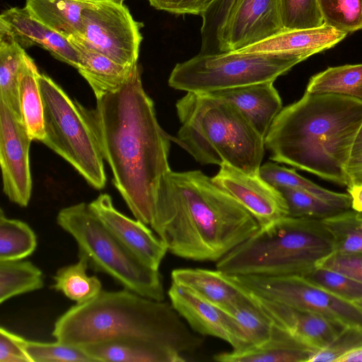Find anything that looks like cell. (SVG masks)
I'll list each match as a JSON object with an SVG mask.
<instances>
[{"mask_svg":"<svg viewBox=\"0 0 362 362\" xmlns=\"http://www.w3.org/2000/svg\"><path fill=\"white\" fill-rule=\"evenodd\" d=\"M324 24L346 34L362 30V0H317Z\"/></svg>","mask_w":362,"mask_h":362,"instance_id":"cell-36","label":"cell"},{"mask_svg":"<svg viewBox=\"0 0 362 362\" xmlns=\"http://www.w3.org/2000/svg\"><path fill=\"white\" fill-rule=\"evenodd\" d=\"M25 338L0 327V362H31L25 351Z\"/></svg>","mask_w":362,"mask_h":362,"instance_id":"cell-43","label":"cell"},{"mask_svg":"<svg viewBox=\"0 0 362 362\" xmlns=\"http://www.w3.org/2000/svg\"><path fill=\"white\" fill-rule=\"evenodd\" d=\"M288 209V216L324 219L344 211L339 208L305 191L280 187Z\"/></svg>","mask_w":362,"mask_h":362,"instance_id":"cell-37","label":"cell"},{"mask_svg":"<svg viewBox=\"0 0 362 362\" xmlns=\"http://www.w3.org/2000/svg\"><path fill=\"white\" fill-rule=\"evenodd\" d=\"M88 3L77 0H26L25 7L35 19L68 39L81 35L82 11Z\"/></svg>","mask_w":362,"mask_h":362,"instance_id":"cell-24","label":"cell"},{"mask_svg":"<svg viewBox=\"0 0 362 362\" xmlns=\"http://www.w3.org/2000/svg\"><path fill=\"white\" fill-rule=\"evenodd\" d=\"M150 226L170 253L214 262L260 227L248 211L200 170H170L165 176Z\"/></svg>","mask_w":362,"mask_h":362,"instance_id":"cell-2","label":"cell"},{"mask_svg":"<svg viewBox=\"0 0 362 362\" xmlns=\"http://www.w3.org/2000/svg\"><path fill=\"white\" fill-rule=\"evenodd\" d=\"M259 175L276 188L288 187L301 189L343 211L351 209V198L349 194L339 193L323 188L300 175L294 169L267 162L261 165Z\"/></svg>","mask_w":362,"mask_h":362,"instance_id":"cell-28","label":"cell"},{"mask_svg":"<svg viewBox=\"0 0 362 362\" xmlns=\"http://www.w3.org/2000/svg\"><path fill=\"white\" fill-rule=\"evenodd\" d=\"M334 250L321 219L287 216L259 227L216 267L233 275L304 276Z\"/></svg>","mask_w":362,"mask_h":362,"instance_id":"cell-6","label":"cell"},{"mask_svg":"<svg viewBox=\"0 0 362 362\" xmlns=\"http://www.w3.org/2000/svg\"><path fill=\"white\" fill-rule=\"evenodd\" d=\"M172 282L187 288L225 309L247 296V291L232 276L216 269L180 268L171 272Z\"/></svg>","mask_w":362,"mask_h":362,"instance_id":"cell-22","label":"cell"},{"mask_svg":"<svg viewBox=\"0 0 362 362\" xmlns=\"http://www.w3.org/2000/svg\"><path fill=\"white\" fill-rule=\"evenodd\" d=\"M354 303L362 309V298L354 302Z\"/></svg>","mask_w":362,"mask_h":362,"instance_id":"cell-49","label":"cell"},{"mask_svg":"<svg viewBox=\"0 0 362 362\" xmlns=\"http://www.w3.org/2000/svg\"><path fill=\"white\" fill-rule=\"evenodd\" d=\"M247 291L274 325L316 351L327 346L345 327L318 313L271 300Z\"/></svg>","mask_w":362,"mask_h":362,"instance_id":"cell-17","label":"cell"},{"mask_svg":"<svg viewBox=\"0 0 362 362\" xmlns=\"http://www.w3.org/2000/svg\"><path fill=\"white\" fill-rule=\"evenodd\" d=\"M346 187H362V149L352 152L346 168Z\"/></svg>","mask_w":362,"mask_h":362,"instance_id":"cell-45","label":"cell"},{"mask_svg":"<svg viewBox=\"0 0 362 362\" xmlns=\"http://www.w3.org/2000/svg\"><path fill=\"white\" fill-rule=\"evenodd\" d=\"M316 351L274 324L270 337L263 344L240 351L219 353L214 359L221 362H310Z\"/></svg>","mask_w":362,"mask_h":362,"instance_id":"cell-23","label":"cell"},{"mask_svg":"<svg viewBox=\"0 0 362 362\" xmlns=\"http://www.w3.org/2000/svg\"><path fill=\"white\" fill-rule=\"evenodd\" d=\"M347 34L330 26L282 32L239 51L243 53H283L310 56L333 47Z\"/></svg>","mask_w":362,"mask_h":362,"instance_id":"cell-20","label":"cell"},{"mask_svg":"<svg viewBox=\"0 0 362 362\" xmlns=\"http://www.w3.org/2000/svg\"><path fill=\"white\" fill-rule=\"evenodd\" d=\"M95 362H180L182 354L132 341H115L82 347Z\"/></svg>","mask_w":362,"mask_h":362,"instance_id":"cell-25","label":"cell"},{"mask_svg":"<svg viewBox=\"0 0 362 362\" xmlns=\"http://www.w3.org/2000/svg\"><path fill=\"white\" fill-rule=\"evenodd\" d=\"M67 40L77 54V69L92 88L96 98L119 88L136 65L125 66L113 61L79 36Z\"/></svg>","mask_w":362,"mask_h":362,"instance_id":"cell-21","label":"cell"},{"mask_svg":"<svg viewBox=\"0 0 362 362\" xmlns=\"http://www.w3.org/2000/svg\"><path fill=\"white\" fill-rule=\"evenodd\" d=\"M273 83L264 82L207 93L235 107L265 139L283 108L281 97Z\"/></svg>","mask_w":362,"mask_h":362,"instance_id":"cell-19","label":"cell"},{"mask_svg":"<svg viewBox=\"0 0 362 362\" xmlns=\"http://www.w3.org/2000/svg\"><path fill=\"white\" fill-rule=\"evenodd\" d=\"M305 91L342 95L362 102V64L328 67L310 78Z\"/></svg>","mask_w":362,"mask_h":362,"instance_id":"cell-30","label":"cell"},{"mask_svg":"<svg viewBox=\"0 0 362 362\" xmlns=\"http://www.w3.org/2000/svg\"><path fill=\"white\" fill-rule=\"evenodd\" d=\"M347 191L351 198V209L362 213V187H347Z\"/></svg>","mask_w":362,"mask_h":362,"instance_id":"cell-46","label":"cell"},{"mask_svg":"<svg viewBox=\"0 0 362 362\" xmlns=\"http://www.w3.org/2000/svg\"><path fill=\"white\" fill-rule=\"evenodd\" d=\"M305 59L300 55L283 53L198 54L174 66L168 85L176 90L207 93L274 82L279 76Z\"/></svg>","mask_w":362,"mask_h":362,"instance_id":"cell-8","label":"cell"},{"mask_svg":"<svg viewBox=\"0 0 362 362\" xmlns=\"http://www.w3.org/2000/svg\"><path fill=\"white\" fill-rule=\"evenodd\" d=\"M284 30L279 0H238L224 29L225 52H236Z\"/></svg>","mask_w":362,"mask_h":362,"instance_id":"cell-14","label":"cell"},{"mask_svg":"<svg viewBox=\"0 0 362 362\" xmlns=\"http://www.w3.org/2000/svg\"><path fill=\"white\" fill-rule=\"evenodd\" d=\"M180 128L174 140L202 164L226 163L259 175L264 138L230 103L187 92L175 105Z\"/></svg>","mask_w":362,"mask_h":362,"instance_id":"cell-5","label":"cell"},{"mask_svg":"<svg viewBox=\"0 0 362 362\" xmlns=\"http://www.w3.org/2000/svg\"><path fill=\"white\" fill-rule=\"evenodd\" d=\"M156 9L173 14L202 16L216 0H148Z\"/></svg>","mask_w":362,"mask_h":362,"instance_id":"cell-44","label":"cell"},{"mask_svg":"<svg viewBox=\"0 0 362 362\" xmlns=\"http://www.w3.org/2000/svg\"><path fill=\"white\" fill-rule=\"evenodd\" d=\"M362 149V125L356 136L352 152H355Z\"/></svg>","mask_w":362,"mask_h":362,"instance_id":"cell-47","label":"cell"},{"mask_svg":"<svg viewBox=\"0 0 362 362\" xmlns=\"http://www.w3.org/2000/svg\"><path fill=\"white\" fill-rule=\"evenodd\" d=\"M264 298L318 313L344 327H362V309L315 285L303 276L233 275Z\"/></svg>","mask_w":362,"mask_h":362,"instance_id":"cell-10","label":"cell"},{"mask_svg":"<svg viewBox=\"0 0 362 362\" xmlns=\"http://www.w3.org/2000/svg\"><path fill=\"white\" fill-rule=\"evenodd\" d=\"M52 335L75 346L132 341L192 354L202 344L170 303L129 290L104 291L90 300L76 303L55 321Z\"/></svg>","mask_w":362,"mask_h":362,"instance_id":"cell-4","label":"cell"},{"mask_svg":"<svg viewBox=\"0 0 362 362\" xmlns=\"http://www.w3.org/2000/svg\"><path fill=\"white\" fill-rule=\"evenodd\" d=\"M303 276L346 300L354 303L362 298V283L336 271L316 267Z\"/></svg>","mask_w":362,"mask_h":362,"instance_id":"cell-39","label":"cell"},{"mask_svg":"<svg viewBox=\"0 0 362 362\" xmlns=\"http://www.w3.org/2000/svg\"><path fill=\"white\" fill-rule=\"evenodd\" d=\"M362 348V327H345L325 347L317 351L310 362H337L346 354Z\"/></svg>","mask_w":362,"mask_h":362,"instance_id":"cell-41","label":"cell"},{"mask_svg":"<svg viewBox=\"0 0 362 362\" xmlns=\"http://www.w3.org/2000/svg\"><path fill=\"white\" fill-rule=\"evenodd\" d=\"M84 2H100V1H117V2H124V0H77Z\"/></svg>","mask_w":362,"mask_h":362,"instance_id":"cell-48","label":"cell"},{"mask_svg":"<svg viewBox=\"0 0 362 362\" xmlns=\"http://www.w3.org/2000/svg\"><path fill=\"white\" fill-rule=\"evenodd\" d=\"M361 125V101L305 91L278 114L265 148L272 160L346 186V168Z\"/></svg>","mask_w":362,"mask_h":362,"instance_id":"cell-3","label":"cell"},{"mask_svg":"<svg viewBox=\"0 0 362 362\" xmlns=\"http://www.w3.org/2000/svg\"><path fill=\"white\" fill-rule=\"evenodd\" d=\"M82 22L79 37L94 49L120 64H137L144 24L133 18L124 2L88 3Z\"/></svg>","mask_w":362,"mask_h":362,"instance_id":"cell-11","label":"cell"},{"mask_svg":"<svg viewBox=\"0 0 362 362\" xmlns=\"http://www.w3.org/2000/svg\"><path fill=\"white\" fill-rule=\"evenodd\" d=\"M317 267L336 271L362 283V253L334 251Z\"/></svg>","mask_w":362,"mask_h":362,"instance_id":"cell-42","label":"cell"},{"mask_svg":"<svg viewBox=\"0 0 362 362\" xmlns=\"http://www.w3.org/2000/svg\"><path fill=\"white\" fill-rule=\"evenodd\" d=\"M212 180L248 211L260 227L288 216V206L281 192L259 174H248L224 163Z\"/></svg>","mask_w":362,"mask_h":362,"instance_id":"cell-13","label":"cell"},{"mask_svg":"<svg viewBox=\"0 0 362 362\" xmlns=\"http://www.w3.org/2000/svg\"><path fill=\"white\" fill-rule=\"evenodd\" d=\"M32 139L22 122L0 102V164L3 192L21 207L28 205L32 192L29 151Z\"/></svg>","mask_w":362,"mask_h":362,"instance_id":"cell-12","label":"cell"},{"mask_svg":"<svg viewBox=\"0 0 362 362\" xmlns=\"http://www.w3.org/2000/svg\"><path fill=\"white\" fill-rule=\"evenodd\" d=\"M34 61L28 54L18 78L19 103L22 122L32 140L45 137L44 109Z\"/></svg>","mask_w":362,"mask_h":362,"instance_id":"cell-26","label":"cell"},{"mask_svg":"<svg viewBox=\"0 0 362 362\" xmlns=\"http://www.w3.org/2000/svg\"><path fill=\"white\" fill-rule=\"evenodd\" d=\"M37 247V237L25 222L6 217L0 211V261L20 260Z\"/></svg>","mask_w":362,"mask_h":362,"instance_id":"cell-33","label":"cell"},{"mask_svg":"<svg viewBox=\"0 0 362 362\" xmlns=\"http://www.w3.org/2000/svg\"><path fill=\"white\" fill-rule=\"evenodd\" d=\"M168 293L173 308L194 332L219 338L228 343L233 351L245 349L241 333L225 311L192 290L173 282Z\"/></svg>","mask_w":362,"mask_h":362,"instance_id":"cell-15","label":"cell"},{"mask_svg":"<svg viewBox=\"0 0 362 362\" xmlns=\"http://www.w3.org/2000/svg\"><path fill=\"white\" fill-rule=\"evenodd\" d=\"M0 30L8 33L23 49L37 45L54 58L77 69V54L67 39L35 19L24 6L12 7L0 16Z\"/></svg>","mask_w":362,"mask_h":362,"instance_id":"cell-18","label":"cell"},{"mask_svg":"<svg viewBox=\"0 0 362 362\" xmlns=\"http://www.w3.org/2000/svg\"><path fill=\"white\" fill-rule=\"evenodd\" d=\"M221 310L231 317L241 333L245 345L243 350L259 346L270 337L274 323L249 293L243 300Z\"/></svg>","mask_w":362,"mask_h":362,"instance_id":"cell-29","label":"cell"},{"mask_svg":"<svg viewBox=\"0 0 362 362\" xmlns=\"http://www.w3.org/2000/svg\"><path fill=\"white\" fill-rule=\"evenodd\" d=\"M25 351L31 362H95L84 350L60 341L26 340Z\"/></svg>","mask_w":362,"mask_h":362,"instance_id":"cell-40","label":"cell"},{"mask_svg":"<svg viewBox=\"0 0 362 362\" xmlns=\"http://www.w3.org/2000/svg\"><path fill=\"white\" fill-rule=\"evenodd\" d=\"M87 269V261L78 257L77 262L58 269L53 276L52 288L77 304L90 300L103 289L99 279L88 276Z\"/></svg>","mask_w":362,"mask_h":362,"instance_id":"cell-31","label":"cell"},{"mask_svg":"<svg viewBox=\"0 0 362 362\" xmlns=\"http://www.w3.org/2000/svg\"><path fill=\"white\" fill-rule=\"evenodd\" d=\"M238 0H216L202 16L200 54L224 53L223 35Z\"/></svg>","mask_w":362,"mask_h":362,"instance_id":"cell-35","label":"cell"},{"mask_svg":"<svg viewBox=\"0 0 362 362\" xmlns=\"http://www.w3.org/2000/svg\"><path fill=\"white\" fill-rule=\"evenodd\" d=\"M284 30H303L324 25L317 0H279Z\"/></svg>","mask_w":362,"mask_h":362,"instance_id":"cell-38","label":"cell"},{"mask_svg":"<svg viewBox=\"0 0 362 362\" xmlns=\"http://www.w3.org/2000/svg\"><path fill=\"white\" fill-rule=\"evenodd\" d=\"M89 204L107 228L131 252L150 268L159 269L168 250L165 243L146 224L119 211L107 194H100Z\"/></svg>","mask_w":362,"mask_h":362,"instance_id":"cell-16","label":"cell"},{"mask_svg":"<svg viewBox=\"0 0 362 362\" xmlns=\"http://www.w3.org/2000/svg\"><path fill=\"white\" fill-rule=\"evenodd\" d=\"M26 56L24 49L0 30V102L21 121L18 78Z\"/></svg>","mask_w":362,"mask_h":362,"instance_id":"cell-27","label":"cell"},{"mask_svg":"<svg viewBox=\"0 0 362 362\" xmlns=\"http://www.w3.org/2000/svg\"><path fill=\"white\" fill-rule=\"evenodd\" d=\"M57 224L75 240L78 257L88 268L105 274L124 288L163 301L165 293L159 270L139 259L104 225L90 204L81 202L62 209Z\"/></svg>","mask_w":362,"mask_h":362,"instance_id":"cell-7","label":"cell"},{"mask_svg":"<svg viewBox=\"0 0 362 362\" xmlns=\"http://www.w3.org/2000/svg\"><path fill=\"white\" fill-rule=\"evenodd\" d=\"M43 285L41 269L31 262L0 261V303L14 296L41 289Z\"/></svg>","mask_w":362,"mask_h":362,"instance_id":"cell-32","label":"cell"},{"mask_svg":"<svg viewBox=\"0 0 362 362\" xmlns=\"http://www.w3.org/2000/svg\"><path fill=\"white\" fill-rule=\"evenodd\" d=\"M37 80L44 109L41 142L70 163L93 188L103 189L104 158L78 101L48 76L39 73Z\"/></svg>","mask_w":362,"mask_h":362,"instance_id":"cell-9","label":"cell"},{"mask_svg":"<svg viewBox=\"0 0 362 362\" xmlns=\"http://www.w3.org/2000/svg\"><path fill=\"white\" fill-rule=\"evenodd\" d=\"M329 232L334 251L362 253V213L348 209L321 219Z\"/></svg>","mask_w":362,"mask_h":362,"instance_id":"cell-34","label":"cell"},{"mask_svg":"<svg viewBox=\"0 0 362 362\" xmlns=\"http://www.w3.org/2000/svg\"><path fill=\"white\" fill-rule=\"evenodd\" d=\"M78 104L110 165L113 185L134 218L150 225L161 182L171 170V138L144 89L140 66L119 88L96 98L95 108Z\"/></svg>","mask_w":362,"mask_h":362,"instance_id":"cell-1","label":"cell"}]
</instances>
